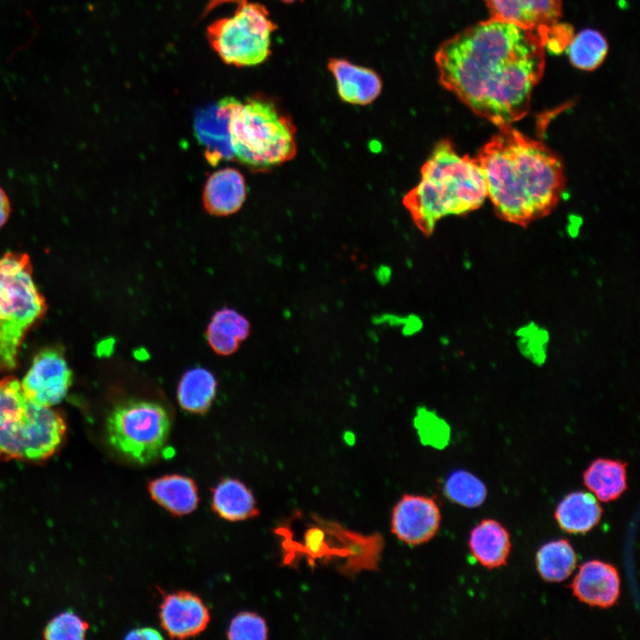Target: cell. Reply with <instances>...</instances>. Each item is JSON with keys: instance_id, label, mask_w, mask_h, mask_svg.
<instances>
[{"instance_id": "obj_20", "label": "cell", "mask_w": 640, "mask_h": 640, "mask_svg": "<svg viewBox=\"0 0 640 640\" xmlns=\"http://www.w3.org/2000/svg\"><path fill=\"white\" fill-rule=\"evenodd\" d=\"M250 333L248 320L236 310L223 308L214 313L206 330V339L215 353L233 354Z\"/></svg>"}, {"instance_id": "obj_30", "label": "cell", "mask_w": 640, "mask_h": 640, "mask_svg": "<svg viewBox=\"0 0 640 640\" xmlns=\"http://www.w3.org/2000/svg\"><path fill=\"white\" fill-rule=\"evenodd\" d=\"M11 203L5 191L0 188V228L8 220L11 214Z\"/></svg>"}, {"instance_id": "obj_25", "label": "cell", "mask_w": 640, "mask_h": 640, "mask_svg": "<svg viewBox=\"0 0 640 640\" xmlns=\"http://www.w3.org/2000/svg\"><path fill=\"white\" fill-rule=\"evenodd\" d=\"M608 44L604 36L594 29H584L571 39L567 46L570 62L577 68L591 71L604 60Z\"/></svg>"}, {"instance_id": "obj_15", "label": "cell", "mask_w": 640, "mask_h": 640, "mask_svg": "<svg viewBox=\"0 0 640 640\" xmlns=\"http://www.w3.org/2000/svg\"><path fill=\"white\" fill-rule=\"evenodd\" d=\"M194 130L198 141L204 147L212 164L234 156L228 132V107L226 97L217 103L201 108L196 114Z\"/></svg>"}, {"instance_id": "obj_17", "label": "cell", "mask_w": 640, "mask_h": 640, "mask_svg": "<svg viewBox=\"0 0 640 640\" xmlns=\"http://www.w3.org/2000/svg\"><path fill=\"white\" fill-rule=\"evenodd\" d=\"M468 547L482 566L494 569L505 565L511 550L509 532L500 522L483 519L470 532Z\"/></svg>"}, {"instance_id": "obj_14", "label": "cell", "mask_w": 640, "mask_h": 640, "mask_svg": "<svg viewBox=\"0 0 640 640\" xmlns=\"http://www.w3.org/2000/svg\"><path fill=\"white\" fill-rule=\"evenodd\" d=\"M164 628L172 637L184 638L202 632L209 621V612L202 600L188 592L165 597L160 612Z\"/></svg>"}, {"instance_id": "obj_31", "label": "cell", "mask_w": 640, "mask_h": 640, "mask_svg": "<svg viewBox=\"0 0 640 640\" xmlns=\"http://www.w3.org/2000/svg\"><path fill=\"white\" fill-rule=\"evenodd\" d=\"M162 636L155 629L141 628L131 632L126 638L129 639H162Z\"/></svg>"}, {"instance_id": "obj_19", "label": "cell", "mask_w": 640, "mask_h": 640, "mask_svg": "<svg viewBox=\"0 0 640 640\" xmlns=\"http://www.w3.org/2000/svg\"><path fill=\"white\" fill-rule=\"evenodd\" d=\"M627 462L608 458L594 460L582 475L584 485L602 502H611L628 490Z\"/></svg>"}, {"instance_id": "obj_33", "label": "cell", "mask_w": 640, "mask_h": 640, "mask_svg": "<svg viewBox=\"0 0 640 640\" xmlns=\"http://www.w3.org/2000/svg\"><path fill=\"white\" fill-rule=\"evenodd\" d=\"M280 1H282V2H284V3H285V4H292V3H294V2H297V1H303V0H280Z\"/></svg>"}, {"instance_id": "obj_6", "label": "cell", "mask_w": 640, "mask_h": 640, "mask_svg": "<svg viewBox=\"0 0 640 640\" xmlns=\"http://www.w3.org/2000/svg\"><path fill=\"white\" fill-rule=\"evenodd\" d=\"M45 301L32 278L29 256L8 252L0 258V368L12 370L23 337L44 313Z\"/></svg>"}, {"instance_id": "obj_18", "label": "cell", "mask_w": 640, "mask_h": 640, "mask_svg": "<svg viewBox=\"0 0 640 640\" xmlns=\"http://www.w3.org/2000/svg\"><path fill=\"white\" fill-rule=\"evenodd\" d=\"M603 508L590 492L577 491L567 494L556 506L555 519L560 529L570 534H585L601 521Z\"/></svg>"}, {"instance_id": "obj_5", "label": "cell", "mask_w": 640, "mask_h": 640, "mask_svg": "<svg viewBox=\"0 0 640 640\" xmlns=\"http://www.w3.org/2000/svg\"><path fill=\"white\" fill-rule=\"evenodd\" d=\"M62 417L30 400L14 377L0 380V458L42 460L60 445Z\"/></svg>"}, {"instance_id": "obj_3", "label": "cell", "mask_w": 640, "mask_h": 640, "mask_svg": "<svg viewBox=\"0 0 640 640\" xmlns=\"http://www.w3.org/2000/svg\"><path fill=\"white\" fill-rule=\"evenodd\" d=\"M486 197V183L476 157L460 155L449 140H441L403 204L415 226L428 236L442 218L475 211Z\"/></svg>"}, {"instance_id": "obj_12", "label": "cell", "mask_w": 640, "mask_h": 640, "mask_svg": "<svg viewBox=\"0 0 640 640\" xmlns=\"http://www.w3.org/2000/svg\"><path fill=\"white\" fill-rule=\"evenodd\" d=\"M570 587L580 602L591 607L607 609L617 604L621 580L614 565L601 560H590L580 566Z\"/></svg>"}, {"instance_id": "obj_4", "label": "cell", "mask_w": 640, "mask_h": 640, "mask_svg": "<svg viewBox=\"0 0 640 640\" xmlns=\"http://www.w3.org/2000/svg\"><path fill=\"white\" fill-rule=\"evenodd\" d=\"M226 100L230 145L239 162L266 171L295 156L296 128L274 101L258 96L244 101L229 96Z\"/></svg>"}, {"instance_id": "obj_23", "label": "cell", "mask_w": 640, "mask_h": 640, "mask_svg": "<svg viewBox=\"0 0 640 640\" xmlns=\"http://www.w3.org/2000/svg\"><path fill=\"white\" fill-rule=\"evenodd\" d=\"M577 561V554L566 539L545 543L535 556L537 572L547 582H562L568 579L575 570Z\"/></svg>"}, {"instance_id": "obj_11", "label": "cell", "mask_w": 640, "mask_h": 640, "mask_svg": "<svg viewBox=\"0 0 640 640\" xmlns=\"http://www.w3.org/2000/svg\"><path fill=\"white\" fill-rule=\"evenodd\" d=\"M491 19L506 21L538 33L544 40L557 26L561 0H484Z\"/></svg>"}, {"instance_id": "obj_21", "label": "cell", "mask_w": 640, "mask_h": 640, "mask_svg": "<svg viewBox=\"0 0 640 640\" xmlns=\"http://www.w3.org/2000/svg\"><path fill=\"white\" fill-rule=\"evenodd\" d=\"M149 492L153 499L167 510L185 515L197 506L198 495L193 481L182 476H166L150 483Z\"/></svg>"}, {"instance_id": "obj_27", "label": "cell", "mask_w": 640, "mask_h": 640, "mask_svg": "<svg viewBox=\"0 0 640 640\" xmlns=\"http://www.w3.org/2000/svg\"><path fill=\"white\" fill-rule=\"evenodd\" d=\"M88 625L73 612H64L46 625L44 636L46 639H84Z\"/></svg>"}, {"instance_id": "obj_24", "label": "cell", "mask_w": 640, "mask_h": 640, "mask_svg": "<svg viewBox=\"0 0 640 640\" xmlns=\"http://www.w3.org/2000/svg\"><path fill=\"white\" fill-rule=\"evenodd\" d=\"M213 509L228 520L236 521L254 516L258 510L252 492L240 482L226 479L213 492Z\"/></svg>"}, {"instance_id": "obj_7", "label": "cell", "mask_w": 640, "mask_h": 640, "mask_svg": "<svg viewBox=\"0 0 640 640\" xmlns=\"http://www.w3.org/2000/svg\"><path fill=\"white\" fill-rule=\"evenodd\" d=\"M276 25L267 8L243 1L230 17L207 28V38L223 62L236 67L263 63L271 54V35Z\"/></svg>"}, {"instance_id": "obj_1", "label": "cell", "mask_w": 640, "mask_h": 640, "mask_svg": "<svg viewBox=\"0 0 640 640\" xmlns=\"http://www.w3.org/2000/svg\"><path fill=\"white\" fill-rule=\"evenodd\" d=\"M435 62L441 85L500 128L529 112L545 44L532 30L490 18L442 43Z\"/></svg>"}, {"instance_id": "obj_8", "label": "cell", "mask_w": 640, "mask_h": 640, "mask_svg": "<svg viewBox=\"0 0 640 640\" xmlns=\"http://www.w3.org/2000/svg\"><path fill=\"white\" fill-rule=\"evenodd\" d=\"M171 428L170 416L162 404L130 399L114 407L107 420L110 444L121 454L144 463L162 452Z\"/></svg>"}, {"instance_id": "obj_28", "label": "cell", "mask_w": 640, "mask_h": 640, "mask_svg": "<svg viewBox=\"0 0 640 640\" xmlns=\"http://www.w3.org/2000/svg\"><path fill=\"white\" fill-rule=\"evenodd\" d=\"M228 633L230 639L262 640L268 637V628L259 615L241 612L232 620Z\"/></svg>"}, {"instance_id": "obj_26", "label": "cell", "mask_w": 640, "mask_h": 640, "mask_svg": "<svg viewBox=\"0 0 640 640\" xmlns=\"http://www.w3.org/2000/svg\"><path fill=\"white\" fill-rule=\"evenodd\" d=\"M444 490L450 500L468 508L481 506L487 496L485 484L465 469H457L451 473Z\"/></svg>"}, {"instance_id": "obj_16", "label": "cell", "mask_w": 640, "mask_h": 640, "mask_svg": "<svg viewBox=\"0 0 640 640\" xmlns=\"http://www.w3.org/2000/svg\"><path fill=\"white\" fill-rule=\"evenodd\" d=\"M246 197L244 176L236 169L227 167L212 173L203 192L205 210L216 216H227L236 212Z\"/></svg>"}, {"instance_id": "obj_22", "label": "cell", "mask_w": 640, "mask_h": 640, "mask_svg": "<svg viewBox=\"0 0 640 640\" xmlns=\"http://www.w3.org/2000/svg\"><path fill=\"white\" fill-rule=\"evenodd\" d=\"M217 391V380L207 369L196 367L181 377L177 390L178 402L191 413H204L212 405Z\"/></svg>"}, {"instance_id": "obj_2", "label": "cell", "mask_w": 640, "mask_h": 640, "mask_svg": "<svg viewBox=\"0 0 640 640\" xmlns=\"http://www.w3.org/2000/svg\"><path fill=\"white\" fill-rule=\"evenodd\" d=\"M476 159L495 212L516 225L525 227L549 214L565 187L561 158L511 125L500 127Z\"/></svg>"}, {"instance_id": "obj_32", "label": "cell", "mask_w": 640, "mask_h": 640, "mask_svg": "<svg viewBox=\"0 0 640 640\" xmlns=\"http://www.w3.org/2000/svg\"><path fill=\"white\" fill-rule=\"evenodd\" d=\"M405 324L403 330V332L404 334H412L413 332H418L421 327V322L419 317L411 316L408 319L405 321Z\"/></svg>"}, {"instance_id": "obj_10", "label": "cell", "mask_w": 640, "mask_h": 640, "mask_svg": "<svg viewBox=\"0 0 640 640\" xmlns=\"http://www.w3.org/2000/svg\"><path fill=\"white\" fill-rule=\"evenodd\" d=\"M440 523V508L434 499L404 494L393 508L391 532L401 541L415 546L429 541Z\"/></svg>"}, {"instance_id": "obj_29", "label": "cell", "mask_w": 640, "mask_h": 640, "mask_svg": "<svg viewBox=\"0 0 640 640\" xmlns=\"http://www.w3.org/2000/svg\"><path fill=\"white\" fill-rule=\"evenodd\" d=\"M442 423L436 414L424 408H419L414 418V425L421 441L435 445L440 443V440L443 442V438L447 439V426H443Z\"/></svg>"}, {"instance_id": "obj_9", "label": "cell", "mask_w": 640, "mask_h": 640, "mask_svg": "<svg viewBox=\"0 0 640 640\" xmlns=\"http://www.w3.org/2000/svg\"><path fill=\"white\" fill-rule=\"evenodd\" d=\"M72 372L62 354L57 349L41 351L23 378L22 389L33 402L51 407L66 396Z\"/></svg>"}, {"instance_id": "obj_13", "label": "cell", "mask_w": 640, "mask_h": 640, "mask_svg": "<svg viewBox=\"0 0 640 640\" xmlns=\"http://www.w3.org/2000/svg\"><path fill=\"white\" fill-rule=\"evenodd\" d=\"M327 68L335 78L338 95L343 101L364 106L380 94L382 81L373 69L338 58L330 59Z\"/></svg>"}]
</instances>
